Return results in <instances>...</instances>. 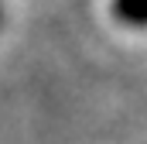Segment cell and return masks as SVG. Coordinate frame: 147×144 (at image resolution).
I'll list each match as a JSON object with an SVG mask.
<instances>
[{
  "instance_id": "cell-1",
  "label": "cell",
  "mask_w": 147,
  "mask_h": 144,
  "mask_svg": "<svg viewBox=\"0 0 147 144\" xmlns=\"http://www.w3.org/2000/svg\"><path fill=\"white\" fill-rule=\"evenodd\" d=\"M110 10L127 28H147V0H113Z\"/></svg>"
}]
</instances>
